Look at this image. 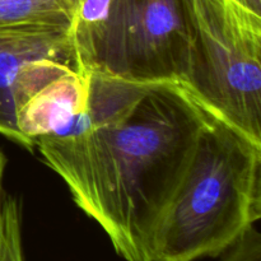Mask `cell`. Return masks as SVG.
Instances as JSON below:
<instances>
[{"mask_svg":"<svg viewBox=\"0 0 261 261\" xmlns=\"http://www.w3.org/2000/svg\"><path fill=\"white\" fill-rule=\"evenodd\" d=\"M71 38L81 73L181 83L190 55V0H82Z\"/></svg>","mask_w":261,"mask_h":261,"instance_id":"3957f363","label":"cell"},{"mask_svg":"<svg viewBox=\"0 0 261 261\" xmlns=\"http://www.w3.org/2000/svg\"><path fill=\"white\" fill-rule=\"evenodd\" d=\"M260 217L261 142L206 109L188 170L150 237L147 260L219 256Z\"/></svg>","mask_w":261,"mask_h":261,"instance_id":"7a4b0ae2","label":"cell"},{"mask_svg":"<svg viewBox=\"0 0 261 261\" xmlns=\"http://www.w3.org/2000/svg\"><path fill=\"white\" fill-rule=\"evenodd\" d=\"M89 81L75 70L48 83L18 114V127L35 148V139L64 132L87 106Z\"/></svg>","mask_w":261,"mask_h":261,"instance_id":"8992f818","label":"cell"},{"mask_svg":"<svg viewBox=\"0 0 261 261\" xmlns=\"http://www.w3.org/2000/svg\"><path fill=\"white\" fill-rule=\"evenodd\" d=\"M7 166V158H5L4 153L0 149V245H2V237H3V200H2V184H3V176H4V170Z\"/></svg>","mask_w":261,"mask_h":261,"instance_id":"30bf717a","label":"cell"},{"mask_svg":"<svg viewBox=\"0 0 261 261\" xmlns=\"http://www.w3.org/2000/svg\"><path fill=\"white\" fill-rule=\"evenodd\" d=\"M75 70L69 28H0V135L32 150L19 132L18 114L48 83Z\"/></svg>","mask_w":261,"mask_h":261,"instance_id":"5b68a950","label":"cell"},{"mask_svg":"<svg viewBox=\"0 0 261 261\" xmlns=\"http://www.w3.org/2000/svg\"><path fill=\"white\" fill-rule=\"evenodd\" d=\"M82 0H0V28L71 30Z\"/></svg>","mask_w":261,"mask_h":261,"instance_id":"52a82bcc","label":"cell"},{"mask_svg":"<svg viewBox=\"0 0 261 261\" xmlns=\"http://www.w3.org/2000/svg\"><path fill=\"white\" fill-rule=\"evenodd\" d=\"M191 45L181 84L261 142V17L234 0H190Z\"/></svg>","mask_w":261,"mask_h":261,"instance_id":"277c9868","label":"cell"},{"mask_svg":"<svg viewBox=\"0 0 261 261\" xmlns=\"http://www.w3.org/2000/svg\"><path fill=\"white\" fill-rule=\"evenodd\" d=\"M221 256L219 261H261V236L256 226L247 227Z\"/></svg>","mask_w":261,"mask_h":261,"instance_id":"9c48e42d","label":"cell"},{"mask_svg":"<svg viewBox=\"0 0 261 261\" xmlns=\"http://www.w3.org/2000/svg\"><path fill=\"white\" fill-rule=\"evenodd\" d=\"M0 261H24L20 240V211L14 199L3 203V237Z\"/></svg>","mask_w":261,"mask_h":261,"instance_id":"ba28073f","label":"cell"},{"mask_svg":"<svg viewBox=\"0 0 261 261\" xmlns=\"http://www.w3.org/2000/svg\"><path fill=\"white\" fill-rule=\"evenodd\" d=\"M86 74V109L64 132L36 138L35 147L117 255L148 261L150 237L188 170L206 109L180 82Z\"/></svg>","mask_w":261,"mask_h":261,"instance_id":"6da1fadb","label":"cell"}]
</instances>
